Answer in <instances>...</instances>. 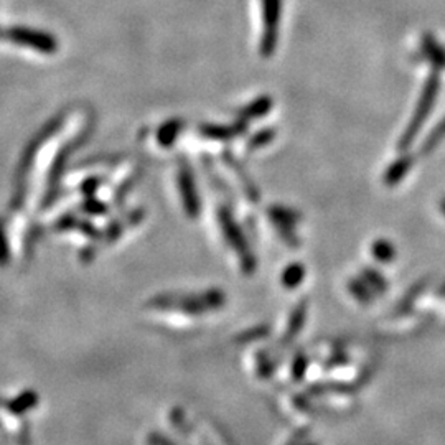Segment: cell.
I'll return each mask as SVG.
<instances>
[{
    "mask_svg": "<svg viewBox=\"0 0 445 445\" xmlns=\"http://www.w3.org/2000/svg\"><path fill=\"white\" fill-rule=\"evenodd\" d=\"M281 14V0H264V22H266V35L262 40L264 53L274 50L277 35V22Z\"/></svg>",
    "mask_w": 445,
    "mask_h": 445,
    "instance_id": "obj_1",
    "label": "cell"
},
{
    "mask_svg": "<svg viewBox=\"0 0 445 445\" xmlns=\"http://www.w3.org/2000/svg\"><path fill=\"white\" fill-rule=\"evenodd\" d=\"M36 404V396L34 392H25L23 396H20L18 399H15L14 403H10V409L14 412H25L27 409H30V407H34Z\"/></svg>",
    "mask_w": 445,
    "mask_h": 445,
    "instance_id": "obj_2",
    "label": "cell"
},
{
    "mask_svg": "<svg viewBox=\"0 0 445 445\" xmlns=\"http://www.w3.org/2000/svg\"><path fill=\"white\" fill-rule=\"evenodd\" d=\"M147 444L149 445H177L173 440H170L168 437L159 434V432H153V434L149 435Z\"/></svg>",
    "mask_w": 445,
    "mask_h": 445,
    "instance_id": "obj_3",
    "label": "cell"
},
{
    "mask_svg": "<svg viewBox=\"0 0 445 445\" xmlns=\"http://www.w3.org/2000/svg\"><path fill=\"white\" fill-rule=\"evenodd\" d=\"M305 358L303 356H298L297 361H295L294 365V379H297V381H301L303 378V373H305Z\"/></svg>",
    "mask_w": 445,
    "mask_h": 445,
    "instance_id": "obj_4",
    "label": "cell"
},
{
    "mask_svg": "<svg viewBox=\"0 0 445 445\" xmlns=\"http://www.w3.org/2000/svg\"><path fill=\"white\" fill-rule=\"evenodd\" d=\"M310 445H318V444H310Z\"/></svg>",
    "mask_w": 445,
    "mask_h": 445,
    "instance_id": "obj_5",
    "label": "cell"
}]
</instances>
